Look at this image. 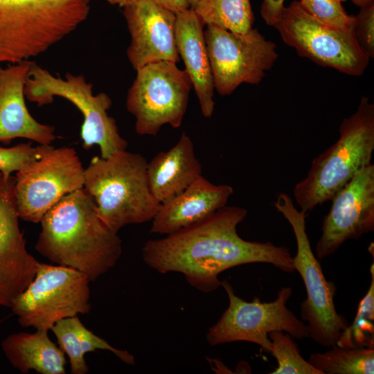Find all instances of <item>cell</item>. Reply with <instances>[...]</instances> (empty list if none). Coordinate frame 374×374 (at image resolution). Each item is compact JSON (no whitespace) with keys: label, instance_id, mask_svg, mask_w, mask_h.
<instances>
[{"label":"cell","instance_id":"1","mask_svg":"<svg viewBox=\"0 0 374 374\" xmlns=\"http://www.w3.org/2000/svg\"><path fill=\"white\" fill-rule=\"evenodd\" d=\"M247 215L244 208L226 205L163 238L147 241L141 249L143 260L159 273L182 274L204 293L220 286V274L241 265L263 262L285 272L295 271L288 248L247 241L238 234L237 226Z\"/></svg>","mask_w":374,"mask_h":374},{"label":"cell","instance_id":"2","mask_svg":"<svg viewBox=\"0 0 374 374\" xmlns=\"http://www.w3.org/2000/svg\"><path fill=\"white\" fill-rule=\"evenodd\" d=\"M35 250L52 262L75 269L94 281L115 266L122 241L100 217L84 188L66 196L42 217Z\"/></svg>","mask_w":374,"mask_h":374},{"label":"cell","instance_id":"3","mask_svg":"<svg viewBox=\"0 0 374 374\" xmlns=\"http://www.w3.org/2000/svg\"><path fill=\"white\" fill-rule=\"evenodd\" d=\"M147 165L141 154L123 150L96 156L84 168V188L100 217L116 233L127 225L152 221L161 206L151 193Z\"/></svg>","mask_w":374,"mask_h":374},{"label":"cell","instance_id":"4","mask_svg":"<svg viewBox=\"0 0 374 374\" xmlns=\"http://www.w3.org/2000/svg\"><path fill=\"white\" fill-rule=\"evenodd\" d=\"M91 0H0V64L38 56L84 21Z\"/></svg>","mask_w":374,"mask_h":374},{"label":"cell","instance_id":"5","mask_svg":"<svg viewBox=\"0 0 374 374\" xmlns=\"http://www.w3.org/2000/svg\"><path fill=\"white\" fill-rule=\"evenodd\" d=\"M339 137L314 158L306 177L294 186V200L306 214L330 201L359 171L371 164L374 105L363 96L356 112L344 118Z\"/></svg>","mask_w":374,"mask_h":374},{"label":"cell","instance_id":"6","mask_svg":"<svg viewBox=\"0 0 374 374\" xmlns=\"http://www.w3.org/2000/svg\"><path fill=\"white\" fill-rule=\"evenodd\" d=\"M24 93L38 106L52 103L55 97L73 104L83 116L80 138L84 149L96 145L103 158L126 150L127 142L120 134L115 119L107 113L112 105L110 97L105 92L93 94L92 84L82 74L66 73L63 79L33 61Z\"/></svg>","mask_w":374,"mask_h":374},{"label":"cell","instance_id":"7","mask_svg":"<svg viewBox=\"0 0 374 374\" xmlns=\"http://www.w3.org/2000/svg\"><path fill=\"white\" fill-rule=\"evenodd\" d=\"M274 206L291 225L296 241L293 265L303 280L307 293V299L300 306L301 318L308 323L310 337L323 347L331 348L337 345L341 332L349 325L346 317L336 310V285L326 280L312 249L306 231L307 214L298 210L291 197L285 193L278 194Z\"/></svg>","mask_w":374,"mask_h":374},{"label":"cell","instance_id":"8","mask_svg":"<svg viewBox=\"0 0 374 374\" xmlns=\"http://www.w3.org/2000/svg\"><path fill=\"white\" fill-rule=\"evenodd\" d=\"M89 282L75 269L39 262L10 308L21 326L48 331L61 319L90 311Z\"/></svg>","mask_w":374,"mask_h":374},{"label":"cell","instance_id":"9","mask_svg":"<svg viewBox=\"0 0 374 374\" xmlns=\"http://www.w3.org/2000/svg\"><path fill=\"white\" fill-rule=\"evenodd\" d=\"M176 64L160 61L136 70L126 107L135 117L138 134L156 136L166 124L181 126L193 84L186 70Z\"/></svg>","mask_w":374,"mask_h":374},{"label":"cell","instance_id":"10","mask_svg":"<svg viewBox=\"0 0 374 374\" xmlns=\"http://www.w3.org/2000/svg\"><path fill=\"white\" fill-rule=\"evenodd\" d=\"M229 296V306L206 334L209 345L217 346L238 341L256 344L269 352L268 333L279 330L293 338H309L307 325L300 321L286 306L292 294L290 287H283L272 302H261L255 297L247 302L236 296L229 282L221 281Z\"/></svg>","mask_w":374,"mask_h":374},{"label":"cell","instance_id":"11","mask_svg":"<svg viewBox=\"0 0 374 374\" xmlns=\"http://www.w3.org/2000/svg\"><path fill=\"white\" fill-rule=\"evenodd\" d=\"M282 39L298 54L317 64L333 68L349 75L359 76L370 58L359 45L354 30H344L322 24L293 1L285 7L274 26Z\"/></svg>","mask_w":374,"mask_h":374},{"label":"cell","instance_id":"12","mask_svg":"<svg viewBox=\"0 0 374 374\" xmlns=\"http://www.w3.org/2000/svg\"><path fill=\"white\" fill-rule=\"evenodd\" d=\"M15 177L19 218L39 223L64 196L84 188V168L74 148L46 145L40 157Z\"/></svg>","mask_w":374,"mask_h":374},{"label":"cell","instance_id":"13","mask_svg":"<svg viewBox=\"0 0 374 374\" xmlns=\"http://www.w3.org/2000/svg\"><path fill=\"white\" fill-rule=\"evenodd\" d=\"M204 34L214 87L222 96L242 83H260L278 57L276 44L256 28L238 34L207 25Z\"/></svg>","mask_w":374,"mask_h":374},{"label":"cell","instance_id":"14","mask_svg":"<svg viewBox=\"0 0 374 374\" xmlns=\"http://www.w3.org/2000/svg\"><path fill=\"white\" fill-rule=\"evenodd\" d=\"M317 243L319 259L335 253L348 240L374 230V165L359 171L332 198Z\"/></svg>","mask_w":374,"mask_h":374},{"label":"cell","instance_id":"15","mask_svg":"<svg viewBox=\"0 0 374 374\" xmlns=\"http://www.w3.org/2000/svg\"><path fill=\"white\" fill-rule=\"evenodd\" d=\"M15 177L0 172V305L10 308L33 279L39 262L27 250L14 193Z\"/></svg>","mask_w":374,"mask_h":374},{"label":"cell","instance_id":"16","mask_svg":"<svg viewBox=\"0 0 374 374\" xmlns=\"http://www.w3.org/2000/svg\"><path fill=\"white\" fill-rule=\"evenodd\" d=\"M123 14L131 37L127 55L136 71L153 62H179L176 14L152 0L129 3L123 6Z\"/></svg>","mask_w":374,"mask_h":374},{"label":"cell","instance_id":"17","mask_svg":"<svg viewBox=\"0 0 374 374\" xmlns=\"http://www.w3.org/2000/svg\"><path fill=\"white\" fill-rule=\"evenodd\" d=\"M31 60L22 61L3 68L0 64V143L9 144L21 138L51 145L56 139L55 127L35 119L25 102V85Z\"/></svg>","mask_w":374,"mask_h":374},{"label":"cell","instance_id":"18","mask_svg":"<svg viewBox=\"0 0 374 374\" xmlns=\"http://www.w3.org/2000/svg\"><path fill=\"white\" fill-rule=\"evenodd\" d=\"M233 193L231 186L213 184L201 175L181 193L161 204L150 232L168 235L196 223L226 206Z\"/></svg>","mask_w":374,"mask_h":374},{"label":"cell","instance_id":"19","mask_svg":"<svg viewBox=\"0 0 374 374\" xmlns=\"http://www.w3.org/2000/svg\"><path fill=\"white\" fill-rule=\"evenodd\" d=\"M204 26L193 8L176 14L175 41L178 53L190 78L202 114L205 118H210L215 107V87Z\"/></svg>","mask_w":374,"mask_h":374},{"label":"cell","instance_id":"20","mask_svg":"<svg viewBox=\"0 0 374 374\" xmlns=\"http://www.w3.org/2000/svg\"><path fill=\"white\" fill-rule=\"evenodd\" d=\"M194 144L183 132L177 143L159 152L147 165V177L152 194L161 204L185 190L202 175Z\"/></svg>","mask_w":374,"mask_h":374},{"label":"cell","instance_id":"21","mask_svg":"<svg viewBox=\"0 0 374 374\" xmlns=\"http://www.w3.org/2000/svg\"><path fill=\"white\" fill-rule=\"evenodd\" d=\"M48 331L12 333L1 341L4 355L11 365L22 373L31 370L42 374H64L63 350L53 342Z\"/></svg>","mask_w":374,"mask_h":374},{"label":"cell","instance_id":"22","mask_svg":"<svg viewBox=\"0 0 374 374\" xmlns=\"http://www.w3.org/2000/svg\"><path fill=\"white\" fill-rule=\"evenodd\" d=\"M60 348L69 359L72 374H86L89 366L84 355L97 350H108L127 364L134 366V356L126 350L111 346L104 339L87 329L78 315L58 321L51 329Z\"/></svg>","mask_w":374,"mask_h":374},{"label":"cell","instance_id":"23","mask_svg":"<svg viewBox=\"0 0 374 374\" xmlns=\"http://www.w3.org/2000/svg\"><path fill=\"white\" fill-rule=\"evenodd\" d=\"M204 25H215L244 34L252 28L250 0H199L193 8Z\"/></svg>","mask_w":374,"mask_h":374},{"label":"cell","instance_id":"24","mask_svg":"<svg viewBox=\"0 0 374 374\" xmlns=\"http://www.w3.org/2000/svg\"><path fill=\"white\" fill-rule=\"evenodd\" d=\"M308 362L321 374H373L374 348L335 345L325 353L310 354Z\"/></svg>","mask_w":374,"mask_h":374},{"label":"cell","instance_id":"25","mask_svg":"<svg viewBox=\"0 0 374 374\" xmlns=\"http://www.w3.org/2000/svg\"><path fill=\"white\" fill-rule=\"evenodd\" d=\"M371 281L359 301L353 322L341 332L337 345L344 348L374 346V264L371 266Z\"/></svg>","mask_w":374,"mask_h":374},{"label":"cell","instance_id":"26","mask_svg":"<svg viewBox=\"0 0 374 374\" xmlns=\"http://www.w3.org/2000/svg\"><path fill=\"white\" fill-rule=\"evenodd\" d=\"M268 337L271 341L269 353L278 363V367L271 374H321L303 358L291 335L276 330L269 332Z\"/></svg>","mask_w":374,"mask_h":374},{"label":"cell","instance_id":"27","mask_svg":"<svg viewBox=\"0 0 374 374\" xmlns=\"http://www.w3.org/2000/svg\"><path fill=\"white\" fill-rule=\"evenodd\" d=\"M301 7L319 22L337 28L354 30L355 17L335 0H299Z\"/></svg>","mask_w":374,"mask_h":374},{"label":"cell","instance_id":"28","mask_svg":"<svg viewBox=\"0 0 374 374\" xmlns=\"http://www.w3.org/2000/svg\"><path fill=\"white\" fill-rule=\"evenodd\" d=\"M45 145L33 146L28 142L10 148L0 146V172L8 177L27 167L40 157Z\"/></svg>","mask_w":374,"mask_h":374},{"label":"cell","instance_id":"29","mask_svg":"<svg viewBox=\"0 0 374 374\" xmlns=\"http://www.w3.org/2000/svg\"><path fill=\"white\" fill-rule=\"evenodd\" d=\"M355 38L366 55L374 57V1L360 7L355 17Z\"/></svg>","mask_w":374,"mask_h":374},{"label":"cell","instance_id":"30","mask_svg":"<svg viewBox=\"0 0 374 374\" xmlns=\"http://www.w3.org/2000/svg\"><path fill=\"white\" fill-rule=\"evenodd\" d=\"M285 0H263L260 15L268 26H274L279 19L284 8Z\"/></svg>","mask_w":374,"mask_h":374},{"label":"cell","instance_id":"31","mask_svg":"<svg viewBox=\"0 0 374 374\" xmlns=\"http://www.w3.org/2000/svg\"><path fill=\"white\" fill-rule=\"evenodd\" d=\"M139 0H107L112 5H118L123 7L129 3ZM161 5L175 14L183 12L190 8L188 0H152Z\"/></svg>","mask_w":374,"mask_h":374},{"label":"cell","instance_id":"32","mask_svg":"<svg viewBox=\"0 0 374 374\" xmlns=\"http://www.w3.org/2000/svg\"><path fill=\"white\" fill-rule=\"evenodd\" d=\"M354 4L362 7L374 0H351Z\"/></svg>","mask_w":374,"mask_h":374},{"label":"cell","instance_id":"33","mask_svg":"<svg viewBox=\"0 0 374 374\" xmlns=\"http://www.w3.org/2000/svg\"><path fill=\"white\" fill-rule=\"evenodd\" d=\"M199 0H188L190 8H193Z\"/></svg>","mask_w":374,"mask_h":374},{"label":"cell","instance_id":"34","mask_svg":"<svg viewBox=\"0 0 374 374\" xmlns=\"http://www.w3.org/2000/svg\"><path fill=\"white\" fill-rule=\"evenodd\" d=\"M335 1L341 3V2L345 1L346 0H335Z\"/></svg>","mask_w":374,"mask_h":374},{"label":"cell","instance_id":"35","mask_svg":"<svg viewBox=\"0 0 374 374\" xmlns=\"http://www.w3.org/2000/svg\"><path fill=\"white\" fill-rule=\"evenodd\" d=\"M1 321H0V323H1Z\"/></svg>","mask_w":374,"mask_h":374}]
</instances>
